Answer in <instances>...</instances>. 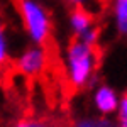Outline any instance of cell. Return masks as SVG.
<instances>
[{
	"label": "cell",
	"mask_w": 127,
	"mask_h": 127,
	"mask_svg": "<svg viewBox=\"0 0 127 127\" xmlns=\"http://www.w3.org/2000/svg\"><path fill=\"white\" fill-rule=\"evenodd\" d=\"M93 44L90 46L87 42L73 41L68 49L69 58V71H71V83L75 87H81L87 81L90 71L93 68V58H95Z\"/></svg>",
	"instance_id": "cell-1"
},
{
	"label": "cell",
	"mask_w": 127,
	"mask_h": 127,
	"mask_svg": "<svg viewBox=\"0 0 127 127\" xmlns=\"http://www.w3.org/2000/svg\"><path fill=\"white\" fill-rule=\"evenodd\" d=\"M17 7H19V12L24 19V24L29 31L31 37L37 41L39 44H44L49 36V22L44 10L29 0H17Z\"/></svg>",
	"instance_id": "cell-2"
},
{
	"label": "cell",
	"mask_w": 127,
	"mask_h": 127,
	"mask_svg": "<svg viewBox=\"0 0 127 127\" xmlns=\"http://www.w3.org/2000/svg\"><path fill=\"white\" fill-rule=\"evenodd\" d=\"M44 63H46V54L41 49L32 48L20 56L19 69L27 76H36V75L41 73V69L44 68Z\"/></svg>",
	"instance_id": "cell-3"
},
{
	"label": "cell",
	"mask_w": 127,
	"mask_h": 127,
	"mask_svg": "<svg viewBox=\"0 0 127 127\" xmlns=\"http://www.w3.org/2000/svg\"><path fill=\"white\" fill-rule=\"evenodd\" d=\"M97 107L102 110V112H112L117 107V98H115V93L110 90V88H100L97 93Z\"/></svg>",
	"instance_id": "cell-4"
},
{
	"label": "cell",
	"mask_w": 127,
	"mask_h": 127,
	"mask_svg": "<svg viewBox=\"0 0 127 127\" xmlns=\"http://www.w3.org/2000/svg\"><path fill=\"white\" fill-rule=\"evenodd\" d=\"M90 24H92V15L88 14L87 10L83 9H76L73 12V27L76 31V34L81 36V34H85L87 31H90Z\"/></svg>",
	"instance_id": "cell-5"
},
{
	"label": "cell",
	"mask_w": 127,
	"mask_h": 127,
	"mask_svg": "<svg viewBox=\"0 0 127 127\" xmlns=\"http://www.w3.org/2000/svg\"><path fill=\"white\" fill-rule=\"evenodd\" d=\"M115 12H117V24L120 32H127V0H119Z\"/></svg>",
	"instance_id": "cell-6"
},
{
	"label": "cell",
	"mask_w": 127,
	"mask_h": 127,
	"mask_svg": "<svg viewBox=\"0 0 127 127\" xmlns=\"http://www.w3.org/2000/svg\"><path fill=\"white\" fill-rule=\"evenodd\" d=\"M12 127H53V126L46 120H39V119H20Z\"/></svg>",
	"instance_id": "cell-7"
},
{
	"label": "cell",
	"mask_w": 127,
	"mask_h": 127,
	"mask_svg": "<svg viewBox=\"0 0 127 127\" xmlns=\"http://www.w3.org/2000/svg\"><path fill=\"white\" fill-rule=\"evenodd\" d=\"M76 127H119L108 120H98V119H88V120H81Z\"/></svg>",
	"instance_id": "cell-8"
},
{
	"label": "cell",
	"mask_w": 127,
	"mask_h": 127,
	"mask_svg": "<svg viewBox=\"0 0 127 127\" xmlns=\"http://www.w3.org/2000/svg\"><path fill=\"white\" fill-rule=\"evenodd\" d=\"M5 39H3V34H2V29H0V64L5 61Z\"/></svg>",
	"instance_id": "cell-9"
},
{
	"label": "cell",
	"mask_w": 127,
	"mask_h": 127,
	"mask_svg": "<svg viewBox=\"0 0 127 127\" xmlns=\"http://www.w3.org/2000/svg\"><path fill=\"white\" fill-rule=\"evenodd\" d=\"M120 119H122V122L127 124V95L124 97L122 103H120Z\"/></svg>",
	"instance_id": "cell-10"
},
{
	"label": "cell",
	"mask_w": 127,
	"mask_h": 127,
	"mask_svg": "<svg viewBox=\"0 0 127 127\" xmlns=\"http://www.w3.org/2000/svg\"><path fill=\"white\" fill-rule=\"evenodd\" d=\"M69 2H73V3H80L81 0H69Z\"/></svg>",
	"instance_id": "cell-11"
}]
</instances>
